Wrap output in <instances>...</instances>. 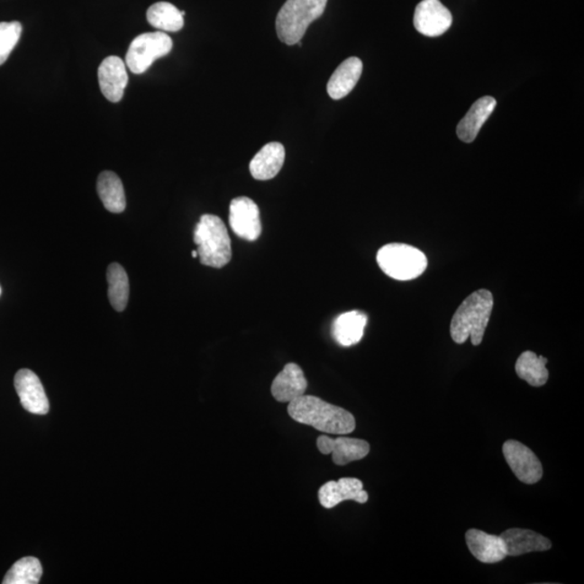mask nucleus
I'll list each match as a JSON object with an SVG mask.
<instances>
[{
    "label": "nucleus",
    "mask_w": 584,
    "mask_h": 584,
    "mask_svg": "<svg viewBox=\"0 0 584 584\" xmlns=\"http://www.w3.org/2000/svg\"><path fill=\"white\" fill-rule=\"evenodd\" d=\"M194 242L198 247L200 263L205 267L221 269L231 261L232 246L229 233L219 216H200L194 231Z\"/></svg>",
    "instance_id": "7ed1b4c3"
},
{
    "label": "nucleus",
    "mask_w": 584,
    "mask_h": 584,
    "mask_svg": "<svg viewBox=\"0 0 584 584\" xmlns=\"http://www.w3.org/2000/svg\"><path fill=\"white\" fill-rule=\"evenodd\" d=\"M497 101L492 96L480 97L458 123V138L465 143H472L479 130L494 112Z\"/></svg>",
    "instance_id": "a211bd4d"
},
{
    "label": "nucleus",
    "mask_w": 584,
    "mask_h": 584,
    "mask_svg": "<svg viewBox=\"0 0 584 584\" xmlns=\"http://www.w3.org/2000/svg\"><path fill=\"white\" fill-rule=\"evenodd\" d=\"M108 299L118 312L127 307L129 300V279L121 264L112 263L107 268Z\"/></svg>",
    "instance_id": "b1692460"
},
{
    "label": "nucleus",
    "mask_w": 584,
    "mask_h": 584,
    "mask_svg": "<svg viewBox=\"0 0 584 584\" xmlns=\"http://www.w3.org/2000/svg\"><path fill=\"white\" fill-rule=\"evenodd\" d=\"M126 68L123 59L116 56L107 57L100 64L97 78L102 94L108 101L116 103L123 99L128 85Z\"/></svg>",
    "instance_id": "9b49d317"
},
{
    "label": "nucleus",
    "mask_w": 584,
    "mask_h": 584,
    "mask_svg": "<svg viewBox=\"0 0 584 584\" xmlns=\"http://www.w3.org/2000/svg\"><path fill=\"white\" fill-rule=\"evenodd\" d=\"M307 381L301 367L290 362L287 364L272 383L273 397L280 403H290L305 395Z\"/></svg>",
    "instance_id": "2eb2a0df"
},
{
    "label": "nucleus",
    "mask_w": 584,
    "mask_h": 584,
    "mask_svg": "<svg viewBox=\"0 0 584 584\" xmlns=\"http://www.w3.org/2000/svg\"><path fill=\"white\" fill-rule=\"evenodd\" d=\"M286 151L284 145L279 142H270L264 145L253 157L249 169L251 176L260 181L270 180L278 175L284 166Z\"/></svg>",
    "instance_id": "dca6fc26"
},
{
    "label": "nucleus",
    "mask_w": 584,
    "mask_h": 584,
    "mask_svg": "<svg viewBox=\"0 0 584 584\" xmlns=\"http://www.w3.org/2000/svg\"><path fill=\"white\" fill-rule=\"evenodd\" d=\"M414 25L422 35L442 36L452 27V14L440 0H422L415 10Z\"/></svg>",
    "instance_id": "6e6552de"
},
{
    "label": "nucleus",
    "mask_w": 584,
    "mask_h": 584,
    "mask_svg": "<svg viewBox=\"0 0 584 584\" xmlns=\"http://www.w3.org/2000/svg\"><path fill=\"white\" fill-rule=\"evenodd\" d=\"M184 11L170 3L160 2L151 5L146 14L149 23L160 32H178L184 25Z\"/></svg>",
    "instance_id": "5701e85b"
},
{
    "label": "nucleus",
    "mask_w": 584,
    "mask_h": 584,
    "mask_svg": "<svg viewBox=\"0 0 584 584\" xmlns=\"http://www.w3.org/2000/svg\"><path fill=\"white\" fill-rule=\"evenodd\" d=\"M172 46L171 38L160 31L135 37L126 54L127 68L133 74H143L157 59L167 56Z\"/></svg>",
    "instance_id": "423d86ee"
},
{
    "label": "nucleus",
    "mask_w": 584,
    "mask_h": 584,
    "mask_svg": "<svg viewBox=\"0 0 584 584\" xmlns=\"http://www.w3.org/2000/svg\"><path fill=\"white\" fill-rule=\"evenodd\" d=\"M492 307L494 297L489 290L480 289L469 296L452 317L451 335L454 342L463 344L470 339L473 345H479L489 323Z\"/></svg>",
    "instance_id": "f03ea898"
},
{
    "label": "nucleus",
    "mask_w": 584,
    "mask_h": 584,
    "mask_svg": "<svg viewBox=\"0 0 584 584\" xmlns=\"http://www.w3.org/2000/svg\"><path fill=\"white\" fill-rule=\"evenodd\" d=\"M465 541L475 559L485 564H496L507 556L505 541L500 535L486 534L479 529H470L465 534Z\"/></svg>",
    "instance_id": "4468645a"
},
{
    "label": "nucleus",
    "mask_w": 584,
    "mask_h": 584,
    "mask_svg": "<svg viewBox=\"0 0 584 584\" xmlns=\"http://www.w3.org/2000/svg\"><path fill=\"white\" fill-rule=\"evenodd\" d=\"M328 0H287L276 18L280 41L297 45L314 21L321 18Z\"/></svg>",
    "instance_id": "20e7f679"
},
{
    "label": "nucleus",
    "mask_w": 584,
    "mask_h": 584,
    "mask_svg": "<svg viewBox=\"0 0 584 584\" xmlns=\"http://www.w3.org/2000/svg\"><path fill=\"white\" fill-rule=\"evenodd\" d=\"M22 34L20 22H0V65L7 61Z\"/></svg>",
    "instance_id": "a878e982"
},
{
    "label": "nucleus",
    "mask_w": 584,
    "mask_h": 584,
    "mask_svg": "<svg viewBox=\"0 0 584 584\" xmlns=\"http://www.w3.org/2000/svg\"><path fill=\"white\" fill-rule=\"evenodd\" d=\"M97 194L106 210L121 214L126 208V195L121 178L112 171L102 172L97 178Z\"/></svg>",
    "instance_id": "412c9836"
},
{
    "label": "nucleus",
    "mask_w": 584,
    "mask_h": 584,
    "mask_svg": "<svg viewBox=\"0 0 584 584\" xmlns=\"http://www.w3.org/2000/svg\"><path fill=\"white\" fill-rule=\"evenodd\" d=\"M379 267L389 278L411 280L424 273L427 267L425 254L406 243H388L377 254Z\"/></svg>",
    "instance_id": "39448f33"
},
{
    "label": "nucleus",
    "mask_w": 584,
    "mask_h": 584,
    "mask_svg": "<svg viewBox=\"0 0 584 584\" xmlns=\"http://www.w3.org/2000/svg\"><path fill=\"white\" fill-rule=\"evenodd\" d=\"M500 537L505 541L507 556H519L530 552H543L552 548L549 539L533 530L511 528L506 530Z\"/></svg>",
    "instance_id": "f3484780"
},
{
    "label": "nucleus",
    "mask_w": 584,
    "mask_h": 584,
    "mask_svg": "<svg viewBox=\"0 0 584 584\" xmlns=\"http://www.w3.org/2000/svg\"><path fill=\"white\" fill-rule=\"evenodd\" d=\"M0 294H2V289H0Z\"/></svg>",
    "instance_id": "cd10ccee"
},
{
    "label": "nucleus",
    "mask_w": 584,
    "mask_h": 584,
    "mask_svg": "<svg viewBox=\"0 0 584 584\" xmlns=\"http://www.w3.org/2000/svg\"><path fill=\"white\" fill-rule=\"evenodd\" d=\"M288 414L299 424L315 427L329 434H350L356 427L354 415L348 410L311 395H302L292 400L288 406Z\"/></svg>",
    "instance_id": "f257e3e1"
},
{
    "label": "nucleus",
    "mask_w": 584,
    "mask_h": 584,
    "mask_svg": "<svg viewBox=\"0 0 584 584\" xmlns=\"http://www.w3.org/2000/svg\"><path fill=\"white\" fill-rule=\"evenodd\" d=\"M42 576V567L36 557H24L10 568L4 584H37Z\"/></svg>",
    "instance_id": "393cba45"
},
{
    "label": "nucleus",
    "mask_w": 584,
    "mask_h": 584,
    "mask_svg": "<svg viewBox=\"0 0 584 584\" xmlns=\"http://www.w3.org/2000/svg\"><path fill=\"white\" fill-rule=\"evenodd\" d=\"M546 364H548V360L545 357L538 356L532 351H526L518 357L516 371L517 376L530 386L543 387L549 379Z\"/></svg>",
    "instance_id": "4be33fe9"
},
{
    "label": "nucleus",
    "mask_w": 584,
    "mask_h": 584,
    "mask_svg": "<svg viewBox=\"0 0 584 584\" xmlns=\"http://www.w3.org/2000/svg\"><path fill=\"white\" fill-rule=\"evenodd\" d=\"M318 451L323 454H333V462L346 465L364 459L370 452V443L357 438L338 437L335 440L326 435L317 438Z\"/></svg>",
    "instance_id": "ddd939ff"
},
{
    "label": "nucleus",
    "mask_w": 584,
    "mask_h": 584,
    "mask_svg": "<svg viewBox=\"0 0 584 584\" xmlns=\"http://www.w3.org/2000/svg\"><path fill=\"white\" fill-rule=\"evenodd\" d=\"M192 256H193V258H197V257H198V252H197V251H192Z\"/></svg>",
    "instance_id": "bb28decb"
},
{
    "label": "nucleus",
    "mask_w": 584,
    "mask_h": 584,
    "mask_svg": "<svg viewBox=\"0 0 584 584\" xmlns=\"http://www.w3.org/2000/svg\"><path fill=\"white\" fill-rule=\"evenodd\" d=\"M502 452L508 467L522 483L533 485L543 479V464L527 446L517 441H507L503 445Z\"/></svg>",
    "instance_id": "0eeeda50"
},
{
    "label": "nucleus",
    "mask_w": 584,
    "mask_h": 584,
    "mask_svg": "<svg viewBox=\"0 0 584 584\" xmlns=\"http://www.w3.org/2000/svg\"><path fill=\"white\" fill-rule=\"evenodd\" d=\"M362 73L361 59L356 57L346 59L334 70L327 85L328 95L333 100H340L355 88Z\"/></svg>",
    "instance_id": "6ab92c4d"
},
{
    "label": "nucleus",
    "mask_w": 584,
    "mask_h": 584,
    "mask_svg": "<svg viewBox=\"0 0 584 584\" xmlns=\"http://www.w3.org/2000/svg\"><path fill=\"white\" fill-rule=\"evenodd\" d=\"M367 324L366 314L360 311H351L334 319L333 324V337L342 346H351L360 342L364 335Z\"/></svg>",
    "instance_id": "aec40b11"
},
{
    "label": "nucleus",
    "mask_w": 584,
    "mask_h": 584,
    "mask_svg": "<svg viewBox=\"0 0 584 584\" xmlns=\"http://www.w3.org/2000/svg\"><path fill=\"white\" fill-rule=\"evenodd\" d=\"M318 499L326 508H333L346 500H353L360 505L368 501L364 484L359 479L344 478L324 484L318 490Z\"/></svg>",
    "instance_id": "f8f14e48"
},
{
    "label": "nucleus",
    "mask_w": 584,
    "mask_h": 584,
    "mask_svg": "<svg viewBox=\"0 0 584 584\" xmlns=\"http://www.w3.org/2000/svg\"><path fill=\"white\" fill-rule=\"evenodd\" d=\"M230 225L233 232L242 240L257 241L262 232L258 205L245 196L233 199L230 205Z\"/></svg>",
    "instance_id": "1a4fd4ad"
},
{
    "label": "nucleus",
    "mask_w": 584,
    "mask_h": 584,
    "mask_svg": "<svg viewBox=\"0 0 584 584\" xmlns=\"http://www.w3.org/2000/svg\"><path fill=\"white\" fill-rule=\"evenodd\" d=\"M14 387L25 410L41 415L49 413L50 407L45 388L36 373L29 370H19L14 378Z\"/></svg>",
    "instance_id": "9d476101"
}]
</instances>
